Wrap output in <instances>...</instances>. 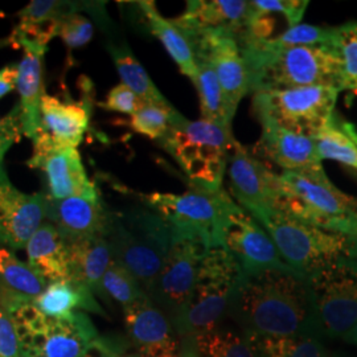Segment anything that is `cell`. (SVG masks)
Listing matches in <instances>:
<instances>
[{"mask_svg":"<svg viewBox=\"0 0 357 357\" xmlns=\"http://www.w3.org/2000/svg\"><path fill=\"white\" fill-rule=\"evenodd\" d=\"M72 281L101 295V282L113 255L105 236L66 240Z\"/></svg>","mask_w":357,"mask_h":357,"instance_id":"25","label":"cell"},{"mask_svg":"<svg viewBox=\"0 0 357 357\" xmlns=\"http://www.w3.org/2000/svg\"><path fill=\"white\" fill-rule=\"evenodd\" d=\"M11 315L26 357H82L100 339L88 312L48 318L32 301L3 299Z\"/></svg>","mask_w":357,"mask_h":357,"instance_id":"6","label":"cell"},{"mask_svg":"<svg viewBox=\"0 0 357 357\" xmlns=\"http://www.w3.org/2000/svg\"><path fill=\"white\" fill-rule=\"evenodd\" d=\"M32 142L33 155L26 166L45 174L48 197L61 200L77 195H100L96 184L88 178L77 149L56 144L43 128Z\"/></svg>","mask_w":357,"mask_h":357,"instance_id":"13","label":"cell"},{"mask_svg":"<svg viewBox=\"0 0 357 357\" xmlns=\"http://www.w3.org/2000/svg\"><path fill=\"white\" fill-rule=\"evenodd\" d=\"M234 141L230 130L181 115L160 144L190 178L193 190L217 192L222 190Z\"/></svg>","mask_w":357,"mask_h":357,"instance_id":"5","label":"cell"},{"mask_svg":"<svg viewBox=\"0 0 357 357\" xmlns=\"http://www.w3.org/2000/svg\"><path fill=\"white\" fill-rule=\"evenodd\" d=\"M253 17L250 1L245 0H188L185 11L172 22L190 36L202 31L221 29L243 38Z\"/></svg>","mask_w":357,"mask_h":357,"instance_id":"19","label":"cell"},{"mask_svg":"<svg viewBox=\"0 0 357 357\" xmlns=\"http://www.w3.org/2000/svg\"><path fill=\"white\" fill-rule=\"evenodd\" d=\"M347 340H349V342H352V343L357 344V323L356 326L354 327V330H352L351 333L347 336Z\"/></svg>","mask_w":357,"mask_h":357,"instance_id":"46","label":"cell"},{"mask_svg":"<svg viewBox=\"0 0 357 357\" xmlns=\"http://www.w3.org/2000/svg\"><path fill=\"white\" fill-rule=\"evenodd\" d=\"M106 50L114 63L115 69L121 78V84L132 90L144 103L163 106L171 105L160 93V90L156 88L151 77L149 76L143 65L130 50L128 43L110 41L106 44Z\"/></svg>","mask_w":357,"mask_h":357,"instance_id":"28","label":"cell"},{"mask_svg":"<svg viewBox=\"0 0 357 357\" xmlns=\"http://www.w3.org/2000/svg\"><path fill=\"white\" fill-rule=\"evenodd\" d=\"M22 137H23V128H22L20 113L17 106H15L13 112L4 116V126L0 131V167L3 166L4 155Z\"/></svg>","mask_w":357,"mask_h":357,"instance_id":"42","label":"cell"},{"mask_svg":"<svg viewBox=\"0 0 357 357\" xmlns=\"http://www.w3.org/2000/svg\"><path fill=\"white\" fill-rule=\"evenodd\" d=\"M48 283L13 253V250L0 246V289L3 299L32 301L47 289Z\"/></svg>","mask_w":357,"mask_h":357,"instance_id":"29","label":"cell"},{"mask_svg":"<svg viewBox=\"0 0 357 357\" xmlns=\"http://www.w3.org/2000/svg\"><path fill=\"white\" fill-rule=\"evenodd\" d=\"M105 238L113 259L128 268L150 296L172 243V229L166 220L144 203L110 211Z\"/></svg>","mask_w":357,"mask_h":357,"instance_id":"3","label":"cell"},{"mask_svg":"<svg viewBox=\"0 0 357 357\" xmlns=\"http://www.w3.org/2000/svg\"><path fill=\"white\" fill-rule=\"evenodd\" d=\"M259 123L262 128L259 147L283 171L312 175L324 172L314 138L295 134L270 121Z\"/></svg>","mask_w":357,"mask_h":357,"instance_id":"22","label":"cell"},{"mask_svg":"<svg viewBox=\"0 0 357 357\" xmlns=\"http://www.w3.org/2000/svg\"><path fill=\"white\" fill-rule=\"evenodd\" d=\"M222 248H225L236 259L243 275L266 270L295 273L282 259L266 229L240 205H237L228 217L224 229Z\"/></svg>","mask_w":357,"mask_h":357,"instance_id":"14","label":"cell"},{"mask_svg":"<svg viewBox=\"0 0 357 357\" xmlns=\"http://www.w3.org/2000/svg\"><path fill=\"white\" fill-rule=\"evenodd\" d=\"M314 141L321 160H335L357 171V144L343 130L342 119L336 113Z\"/></svg>","mask_w":357,"mask_h":357,"instance_id":"32","label":"cell"},{"mask_svg":"<svg viewBox=\"0 0 357 357\" xmlns=\"http://www.w3.org/2000/svg\"><path fill=\"white\" fill-rule=\"evenodd\" d=\"M208 248L199 240L172 233L163 268L149 296L168 318L184 326L199 268Z\"/></svg>","mask_w":357,"mask_h":357,"instance_id":"12","label":"cell"},{"mask_svg":"<svg viewBox=\"0 0 357 357\" xmlns=\"http://www.w3.org/2000/svg\"><path fill=\"white\" fill-rule=\"evenodd\" d=\"M141 98L132 91L128 89L126 85L118 84L114 88L107 93L103 102L98 103L100 107H102L106 112L121 113V114H135L143 105Z\"/></svg>","mask_w":357,"mask_h":357,"instance_id":"40","label":"cell"},{"mask_svg":"<svg viewBox=\"0 0 357 357\" xmlns=\"http://www.w3.org/2000/svg\"><path fill=\"white\" fill-rule=\"evenodd\" d=\"M241 278V268L225 248L206 250L192 291L184 327L195 336L212 331L229 308Z\"/></svg>","mask_w":357,"mask_h":357,"instance_id":"11","label":"cell"},{"mask_svg":"<svg viewBox=\"0 0 357 357\" xmlns=\"http://www.w3.org/2000/svg\"><path fill=\"white\" fill-rule=\"evenodd\" d=\"M143 203L163 217L174 234L191 237L208 249L222 248L225 224L237 203L225 190H193L181 195L153 192L141 196Z\"/></svg>","mask_w":357,"mask_h":357,"instance_id":"8","label":"cell"},{"mask_svg":"<svg viewBox=\"0 0 357 357\" xmlns=\"http://www.w3.org/2000/svg\"><path fill=\"white\" fill-rule=\"evenodd\" d=\"M47 193H26L15 187L0 167V245L24 249L45 221Z\"/></svg>","mask_w":357,"mask_h":357,"instance_id":"16","label":"cell"},{"mask_svg":"<svg viewBox=\"0 0 357 357\" xmlns=\"http://www.w3.org/2000/svg\"><path fill=\"white\" fill-rule=\"evenodd\" d=\"M196 61H205L215 70L230 110L236 114L243 96L249 91V77L240 43L228 31L211 29L187 36Z\"/></svg>","mask_w":357,"mask_h":357,"instance_id":"15","label":"cell"},{"mask_svg":"<svg viewBox=\"0 0 357 357\" xmlns=\"http://www.w3.org/2000/svg\"><path fill=\"white\" fill-rule=\"evenodd\" d=\"M130 343L139 357H181L166 312L149 296L123 308Z\"/></svg>","mask_w":357,"mask_h":357,"instance_id":"18","label":"cell"},{"mask_svg":"<svg viewBox=\"0 0 357 357\" xmlns=\"http://www.w3.org/2000/svg\"><path fill=\"white\" fill-rule=\"evenodd\" d=\"M340 90L335 86H303L255 93L258 121H270L299 135L315 138L331 122Z\"/></svg>","mask_w":357,"mask_h":357,"instance_id":"9","label":"cell"},{"mask_svg":"<svg viewBox=\"0 0 357 357\" xmlns=\"http://www.w3.org/2000/svg\"><path fill=\"white\" fill-rule=\"evenodd\" d=\"M197 357H261L253 339L229 330H212L195 336Z\"/></svg>","mask_w":357,"mask_h":357,"instance_id":"31","label":"cell"},{"mask_svg":"<svg viewBox=\"0 0 357 357\" xmlns=\"http://www.w3.org/2000/svg\"><path fill=\"white\" fill-rule=\"evenodd\" d=\"M336 48L342 57L340 90L357 94V23L337 26Z\"/></svg>","mask_w":357,"mask_h":357,"instance_id":"37","label":"cell"},{"mask_svg":"<svg viewBox=\"0 0 357 357\" xmlns=\"http://www.w3.org/2000/svg\"><path fill=\"white\" fill-rule=\"evenodd\" d=\"M41 128L59 146L75 147L84 139L89 128L91 106L89 103L65 102L45 94L41 100Z\"/></svg>","mask_w":357,"mask_h":357,"instance_id":"24","label":"cell"},{"mask_svg":"<svg viewBox=\"0 0 357 357\" xmlns=\"http://www.w3.org/2000/svg\"><path fill=\"white\" fill-rule=\"evenodd\" d=\"M33 306L48 318H66L76 312L105 315L96 295L76 282L51 283L43 293L32 299Z\"/></svg>","mask_w":357,"mask_h":357,"instance_id":"27","label":"cell"},{"mask_svg":"<svg viewBox=\"0 0 357 357\" xmlns=\"http://www.w3.org/2000/svg\"><path fill=\"white\" fill-rule=\"evenodd\" d=\"M197 76L192 82L200 98L202 118L231 131V122L236 114L230 110L215 70L205 61H197Z\"/></svg>","mask_w":357,"mask_h":357,"instance_id":"30","label":"cell"},{"mask_svg":"<svg viewBox=\"0 0 357 357\" xmlns=\"http://www.w3.org/2000/svg\"><path fill=\"white\" fill-rule=\"evenodd\" d=\"M109 212L100 195H77L61 200L47 196L45 220L57 228L65 240L105 236Z\"/></svg>","mask_w":357,"mask_h":357,"instance_id":"20","label":"cell"},{"mask_svg":"<svg viewBox=\"0 0 357 357\" xmlns=\"http://www.w3.org/2000/svg\"><path fill=\"white\" fill-rule=\"evenodd\" d=\"M180 116L181 114L172 105L143 103L141 109L130 116L128 126L137 134L162 142Z\"/></svg>","mask_w":357,"mask_h":357,"instance_id":"34","label":"cell"},{"mask_svg":"<svg viewBox=\"0 0 357 357\" xmlns=\"http://www.w3.org/2000/svg\"><path fill=\"white\" fill-rule=\"evenodd\" d=\"M0 357H26L11 315L0 305Z\"/></svg>","mask_w":357,"mask_h":357,"instance_id":"41","label":"cell"},{"mask_svg":"<svg viewBox=\"0 0 357 357\" xmlns=\"http://www.w3.org/2000/svg\"><path fill=\"white\" fill-rule=\"evenodd\" d=\"M121 355L123 354L118 343L100 336L96 344L93 345L82 357H119Z\"/></svg>","mask_w":357,"mask_h":357,"instance_id":"43","label":"cell"},{"mask_svg":"<svg viewBox=\"0 0 357 357\" xmlns=\"http://www.w3.org/2000/svg\"><path fill=\"white\" fill-rule=\"evenodd\" d=\"M24 249L31 268L48 284L72 281L68 243L50 221L43 222Z\"/></svg>","mask_w":357,"mask_h":357,"instance_id":"23","label":"cell"},{"mask_svg":"<svg viewBox=\"0 0 357 357\" xmlns=\"http://www.w3.org/2000/svg\"><path fill=\"white\" fill-rule=\"evenodd\" d=\"M94 36V26L89 17L82 13L65 15L56 24V38L64 41L68 50L73 51L89 44Z\"/></svg>","mask_w":357,"mask_h":357,"instance_id":"38","label":"cell"},{"mask_svg":"<svg viewBox=\"0 0 357 357\" xmlns=\"http://www.w3.org/2000/svg\"><path fill=\"white\" fill-rule=\"evenodd\" d=\"M101 296H107L125 308L149 295L128 268L112 259L101 282Z\"/></svg>","mask_w":357,"mask_h":357,"instance_id":"35","label":"cell"},{"mask_svg":"<svg viewBox=\"0 0 357 357\" xmlns=\"http://www.w3.org/2000/svg\"><path fill=\"white\" fill-rule=\"evenodd\" d=\"M250 337L261 357H328L323 347L308 335Z\"/></svg>","mask_w":357,"mask_h":357,"instance_id":"33","label":"cell"},{"mask_svg":"<svg viewBox=\"0 0 357 357\" xmlns=\"http://www.w3.org/2000/svg\"><path fill=\"white\" fill-rule=\"evenodd\" d=\"M230 188L238 205L257 217L275 211L278 175L234 141L229 160Z\"/></svg>","mask_w":357,"mask_h":357,"instance_id":"17","label":"cell"},{"mask_svg":"<svg viewBox=\"0 0 357 357\" xmlns=\"http://www.w3.org/2000/svg\"><path fill=\"white\" fill-rule=\"evenodd\" d=\"M240 47L248 68L249 91L318 85L340 90L342 57L336 47L280 48L273 45L270 38L248 41Z\"/></svg>","mask_w":357,"mask_h":357,"instance_id":"2","label":"cell"},{"mask_svg":"<svg viewBox=\"0 0 357 357\" xmlns=\"http://www.w3.org/2000/svg\"></svg>","mask_w":357,"mask_h":357,"instance_id":"49","label":"cell"},{"mask_svg":"<svg viewBox=\"0 0 357 357\" xmlns=\"http://www.w3.org/2000/svg\"><path fill=\"white\" fill-rule=\"evenodd\" d=\"M342 128L351 137V139L357 144V128H355V125H352L351 122H347V121H342Z\"/></svg>","mask_w":357,"mask_h":357,"instance_id":"45","label":"cell"},{"mask_svg":"<svg viewBox=\"0 0 357 357\" xmlns=\"http://www.w3.org/2000/svg\"><path fill=\"white\" fill-rule=\"evenodd\" d=\"M271 44L280 48L303 45H328L336 47L337 28L298 24L287 28L278 38H270Z\"/></svg>","mask_w":357,"mask_h":357,"instance_id":"36","label":"cell"},{"mask_svg":"<svg viewBox=\"0 0 357 357\" xmlns=\"http://www.w3.org/2000/svg\"><path fill=\"white\" fill-rule=\"evenodd\" d=\"M13 47L23 50V59L17 64L19 76L16 90L19 93V103L16 105L20 113L23 135L33 139L41 130V100L44 91V56L48 45L38 41H17Z\"/></svg>","mask_w":357,"mask_h":357,"instance_id":"21","label":"cell"},{"mask_svg":"<svg viewBox=\"0 0 357 357\" xmlns=\"http://www.w3.org/2000/svg\"><path fill=\"white\" fill-rule=\"evenodd\" d=\"M314 320L332 337H345L357 323V258H343L307 278Z\"/></svg>","mask_w":357,"mask_h":357,"instance_id":"10","label":"cell"},{"mask_svg":"<svg viewBox=\"0 0 357 357\" xmlns=\"http://www.w3.org/2000/svg\"><path fill=\"white\" fill-rule=\"evenodd\" d=\"M275 211L357 243V200L336 188L326 172L282 171Z\"/></svg>","mask_w":357,"mask_h":357,"instance_id":"4","label":"cell"},{"mask_svg":"<svg viewBox=\"0 0 357 357\" xmlns=\"http://www.w3.org/2000/svg\"><path fill=\"white\" fill-rule=\"evenodd\" d=\"M119 357H139L137 356V355H121Z\"/></svg>","mask_w":357,"mask_h":357,"instance_id":"48","label":"cell"},{"mask_svg":"<svg viewBox=\"0 0 357 357\" xmlns=\"http://www.w3.org/2000/svg\"><path fill=\"white\" fill-rule=\"evenodd\" d=\"M135 4L146 19L150 32L163 44L180 72L193 81L197 76L199 68L190 38L172 20L162 16L153 0H141Z\"/></svg>","mask_w":357,"mask_h":357,"instance_id":"26","label":"cell"},{"mask_svg":"<svg viewBox=\"0 0 357 357\" xmlns=\"http://www.w3.org/2000/svg\"><path fill=\"white\" fill-rule=\"evenodd\" d=\"M3 126H4V118H0V131H1Z\"/></svg>","mask_w":357,"mask_h":357,"instance_id":"47","label":"cell"},{"mask_svg":"<svg viewBox=\"0 0 357 357\" xmlns=\"http://www.w3.org/2000/svg\"><path fill=\"white\" fill-rule=\"evenodd\" d=\"M270 234L282 259L308 278L343 258H357V243L340 233L320 229L278 211L255 218Z\"/></svg>","mask_w":357,"mask_h":357,"instance_id":"7","label":"cell"},{"mask_svg":"<svg viewBox=\"0 0 357 357\" xmlns=\"http://www.w3.org/2000/svg\"><path fill=\"white\" fill-rule=\"evenodd\" d=\"M19 76L17 64L7 65L0 69V100L6 97L8 93L16 89Z\"/></svg>","mask_w":357,"mask_h":357,"instance_id":"44","label":"cell"},{"mask_svg":"<svg viewBox=\"0 0 357 357\" xmlns=\"http://www.w3.org/2000/svg\"><path fill=\"white\" fill-rule=\"evenodd\" d=\"M229 308L255 337L303 335L315 323L306 278L281 270L241 274Z\"/></svg>","mask_w":357,"mask_h":357,"instance_id":"1","label":"cell"},{"mask_svg":"<svg viewBox=\"0 0 357 357\" xmlns=\"http://www.w3.org/2000/svg\"><path fill=\"white\" fill-rule=\"evenodd\" d=\"M250 6L255 15L281 13L287 19L289 26H294L301 24L303 13L308 7V1L307 0H252Z\"/></svg>","mask_w":357,"mask_h":357,"instance_id":"39","label":"cell"}]
</instances>
